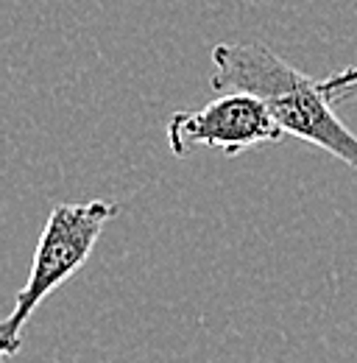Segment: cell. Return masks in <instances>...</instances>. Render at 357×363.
Here are the masks:
<instances>
[{
	"label": "cell",
	"instance_id": "cell-3",
	"mask_svg": "<svg viewBox=\"0 0 357 363\" xmlns=\"http://www.w3.org/2000/svg\"><path fill=\"white\" fill-rule=\"evenodd\" d=\"M282 137L285 129L271 106L251 92H221L201 109L176 112L168 121V145L174 157H184L198 145L223 151V157H237L249 148L279 143Z\"/></svg>",
	"mask_w": 357,
	"mask_h": 363
},
{
	"label": "cell",
	"instance_id": "cell-2",
	"mask_svg": "<svg viewBox=\"0 0 357 363\" xmlns=\"http://www.w3.org/2000/svg\"><path fill=\"white\" fill-rule=\"evenodd\" d=\"M120 207L106 199L56 204L47 216L31 260V272L26 285L17 291L11 313L0 321V358L11 361L23 347V333L31 316L45 299L59 291L73 274L89 260L101 232L112 218H118Z\"/></svg>",
	"mask_w": 357,
	"mask_h": 363
},
{
	"label": "cell",
	"instance_id": "cell-1",
	"mask_svg": "<svg viewBox=\"0 0 357 363\" xmlns=\"http://www.w3.org/2000/svg\"><path fill=\"white\" fill-rule=\"evenodd\" d=\"M210 87L263 98L285 135L299 137L357 171V135L335 115L321 82H312L263 43H218Z\"/></svg>",
	"mask_w": 357,
	"mask_h": 363
},
{
	"label": "cell",
	"instance_id": "cell-4",
	"mask_svg": "<svg viewBox=\"0 0 357 363\" xmlns=\"http://www.w3.org/2000/svg\"><path fill=\"white\" fill-rule=\"evenodd\" d=\"M321 87L327 92V98L332 104H344V101H355L357 98V65L352 67H344L332 76H327L321 82Z\"/></svg>",
	"mask_w": 357,
	"mask_h": 363
}]
</instances>
